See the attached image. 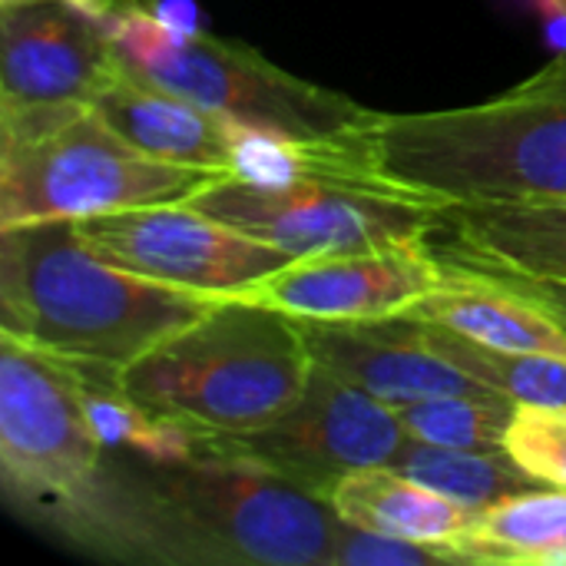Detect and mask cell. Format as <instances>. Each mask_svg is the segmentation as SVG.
Segmentation results:
<instances>
[{
	"mask_svg": "<svg viewBox=\"0 0 566 566\" xmlns=\"http://www.w3.org/2000/svg\"><path fill=\"white\" fill-rule=\"evenodd\" d=\"M342 517L298 484L232 458L106 451L96 478L36 531L129 566H328Z\"/></svg>",
	"mask_w": 566,
	"mask_h": 566,
	"instance_id": "6da1fadb",
	"label": "cell"
},
{
	"mask_svg": "<svg viewBox=\"0 0 566 566\" xmlns=\"http://www.w3.org/2000/svg\"><path fill=\"white\" fill-rule=\"evenodd\" d=\"M371 186L424 202L566 196V56L524 83L454 109L368 113L355 129Z\"/></svg>",
	"mask_w": 566,
	"mask_h": 566,
	"instance_id": "7a4b0ae2",
	"label": "cell"
},
{
	"mask_svg": "<svg viewBox=\"0 0 566 566\" xmlns=\"http://www.w3.org/2000/svg\"><path fill=\"white\" fill-rule=\"evenodd\" d=\"M216 302L99 259L73 219L0 229V328L66 361L123 371Z\"/></svg>",
	"mask_w": 566,
	"mask_h": 566,
	"instance_id": "3957f363",
	"label": "cell"
},
{
	"mask_svg": "<svg viewBox=\"0 0 566 566\" xmlns=\"http://www.w3.org/2000/svg\"><path fill=\"white\" fill-rule=\"evenodd\" d=\"M312 368L298 318L235 295L126 365L119 385L146 411L199 434H242L285 415Z\"/></svg>",
	"mask_w": 566,
	"mask_h": 566,
	"instance_id": "277c9868",
	"label": "cell"
},
{
	"mask_svg": "<svg viewBox=\"0 0 566 566\" xmlns=\"http://www.w3.org/2000/svg\"><path fill=\"white\" fill-rule=\"evenodd\" d=\"M212 179L146 156L93 103H0V229L189 202Z\"/></svg>",
	"mask_w": 566,
	"mask_h": 566,
	"instance_id": "5b68a950",
	"label": "cell"
},
{
	"mask_svg": "<svg viewBox=\"0 0 566 566\" xmlns=\"http://www.w3.org/2000/svg\"><path fill=\"white\" fill-rule=\"evenodd\" d=\"M106 20L126 70L222 119L275 126L322 143L352 136L371 113L345 93L282 70L245 43L212 33L186 40L159 23L139 0H116Z\"/></svg>",
	"mask_w": 566,
	"mask_h": 566,
	"instance_id": "8992f818",
	"label": "cell"
},
{
	"mask_svg": "<svg viewBox=\"0 0 566 566\" xmlns=\"http://www.w3.org/2000/svg\"><path fill=\"white\" fill-rule=\"evenodd\" d=\"M103 458L76 361L0 328V488L10 511L40 527L96 478Z\"/></svg>",
	"mask_w": 566,
	"mask_h": 566,
	"instance_id": "52a82bcc",
	"label": "cell"
},
{
	"mask_svg": "<svg viewBox=\"0 0 566 566\" xmlns=\"http://www.w3.org/2000/svg\"><path fill=\"white\" fill-rule=\"evenodd\" d=\"M189 206L292 259L418 242L441 229V209L434 202L342 179L252 186L235 176H219Z\"/></svg>",
	"mask_w": 566,
	"mask_h": 566,
	"instance_id": "ba28073f",
	"label": "cell"
},
{
	"mask_svg": "<svg viewBox=\"0 0 566 566\" xmlns=\"http://www.w3.org/2000/svg\"><path fill=\"white\" fill-rule=\"evenodd\" d=\"M405 441L408 431L391 405L315 361L285 415L242 434H199V458L249 461L328 501L345 474L391 464Z\"/></svg>",
	"mask_w": 566,
	"mask_h": 566,
	"instance_id": "9c48e42d",
	"label": "cell"
},
{
	"mask_svg": "<svg viewBox=\"0 0 566 566\" xmlns=\"http://www.w3.org/2000/svg\"><path fill=\"white\" fill-rule=\"evenodd\" d=\"M76 232L99 259L206 298L249 295L259 282L295 262L289 252L265 245L189 202L80 219Z\"/></svg>",
	"mask_w": 566,
	"mask_h": 566,
	"instance_id": "30bf717a",
	"label": "cell"
},
{
	"mask_svg": "<svg viewBox=\"0 0 566 566\" xmlns=\"http://www.w3.org/2000/svg\"><path fill=\"white\" fill-rule=\"evenodd\" d=\"M448 269L428 239L361 252H328L295 259L249 298L265 302L302 322H361L405 315L415 302L438 292Z\"/></svg>",
	"mask_w": 566,
	"mask_h": 566,
	"instance_id": "8fae6325",
	"label": "cell"
},
{
	"mask_svg": "<svg viewBox=\"0 0 566 566\" xmlns=\"http://www.w3.org/2000/svg\"><path fill=\"white\" fill-rule=\"evenodd\" d=\"M119 66L106 17L70 0L0 3V103H93Z\"/></svg>",
	"mask_w": 566,
	"mask_h": 566,
	"instance_id": "7c38bea8",
	"label": "cell"
},
{
	"mask_svg": "<svg viewBox=\"0 0 566 566\" xmlns=\"http://www.w3.org/2000/svg\"><path fill=\"white\" fill-rule=\"evenodd\" d=\"M302 322V318H298ZM318 365L365 388L391 408L444 395H488L484 381L448 361L424 322L408 315L361 322H302Z\"/></svg>",
	"mask_w": 566,
	"mask_h": 566,
	"instance_id": "4fadbf2b",
	"label": "cell"
},
{
	"mask_svg": "<svg viewBox=\"0 0 566 566\" xmlns=\"http://www.w3.org/2000/svg\"><path fill=\"white\" fill-rule=\"evenodd\" d=\"M93 109L146 156L232 176L229 126L219 113L119 66Z\"/></svg>",
	"mask_w": 566,
	"mask_h": 566,
	"instance_id": "5bb4252c",
	"label": "cell"
},
{
	"mask_svg": "<svg viewBox=\"0 0 566 566\" xmlns=\"http://www.w3.org/2000/svg\"><path fill=\"white\" fill-rule=\"evenodd\" d=\"M448 279L438 292L415 302L405 315L451 328L484 348L514 355H560L566 358V332L531 298L501 285L497 279L444 255Z\"/></svg>",
	"mask_w": 566,
	"mask_h": 566,
	"instance_id": "9a60e30c",
	"label": "cell"
},
{
	"mask_svg": "<svg viewBox=\"0 0 566 566\" xmlns=\"http://www.w3.org/2000/svg\"><path fill=\"white\" fill-rule=\"evenodd\" d=\"M441 229L454 235V249L448 245V252L461 259L566 282V196L444 206Z\"/></svg>",
	"mask_w": 566,
	"mask_h": 566,
	"instance_id": "2e32d148",
	"label": "cell"
},
{
	"mask_svg": "<svg viewBox=\"0 0 566 566\" xmlns=\"http://www.w3.org/2000/svg\"><path fill=\"white\" fill-rule=\"evenodd\" d=\"M328 504L345 524L441 547H454L478 514L418 484L391 464L358 468L345 474L328 494Z\"/></svg>",
	"mask_w": 566,
	"mask_h": 566,
	"instance_id": "e0dca14e",
	"label": "cell"
},
{
	"mask_svg": "<svg viewBox=\"0 0 566 566\" xmlns=\"http://www.w3.org/2000/svg\"><path fill=\"white\" fill-rule=\"evenodd\" d=\"M557 547H566L564 488H531L494 501L454 544L464 564L494 566H537Z\"/></svg>",
	"mask_w": 566,
	"mask_h": 566,
	"instance_id": "ac0fdd59",
	"label": "cell"
},
{
	"mask_svg": "<svg viewBox=\"0 0 566 566\" xmlns=\"http://www.w3.org/2000/svg\"><path fill=\"white\" fill-rule=\"evenodd\" d=\"M391 468L415 478L418 484L451 497L471 511H484L501 497L544 488L531 474H524L504 451H471V448H444L408 438L395 454Z\"/></svg>",
	"mask_w": 566,
	"mask_h": 566,
	"instance_id": "d6986e66",
	"label": "cell"
},
{
	"mask_svg": "<svg viewBox=\"0 0 566 566\" xmlns=\"http://www.w3.org/2000/svg\"><path fill=\"white\" fill-rule=\"evenodd\" d=\"M431 345L464 368L471 378L484 381L488 388L507 395L517 405H541V408H566V358L560 355H514L484 348L451 328L428 325Z\"/></svg>",
	"mask_w": 566,
	"mask_h": 566,
	"instance_id": "ffe728a7",
	"label": "cell"
},
{
	"mask_svg": "<svg viewBox=\"0 0 566 566\" xmlns=\"http://www.w3.org/2000/svg\"><path fill=\"white\" fill-rule=\"evenodd\" d=\"M517 401L501 391L488 395H444L395 408L408 438L471 448V451H504V434L511 428Z\"/></svg>",
	"mask_w": 566,
	"mask_h": 566,
	"instance_id": "44dd1931",
	"label": "cell"
},
{
	"mask_svg": "<svg viewBox=\"0 0 566 566\" xmlns=\"http://www.w3.org/2000/svg\"><path fill=\"white\" fill-rule=\"evenodd\" d=\"M504 454L537 484L566 491V408L517 405Z\"/></svg>",
	"mask_w": 566,
	"mask_h": 566,
	"instance_id": "7402d4cb",
	"label": "cell"
},
{
	"mask_svg": "<svg viewBox=\"0 0 566 566\" xmlns=\"http://www.w3.org/2000/svg\"><path fill=\"white\" fill-rule=\"evenodd\" d=\"M464 564L454 547L418 544L378 531H365L355 524H338L332 564L328 566H451Z\"/></svg>",
	"mask_w": 566,
	"mask_h": 566,
	"instance_id": "603a6c76",
	"label": "cell"
},
{
	"mask_svg": "<svg viewBox=\"0 0 566 566\" xmlns=\"http://www.w3.org/2000/svg\"><path fill=\"white\" fill-rule=\"evenodd\" d=\"M441 252L451 255V259H458V262H464V265H471V269H478V272H484V275H491V279H497L501 285L521 292L524 298H531L534 305H541V308H544V312H547V315L566 332V282L531 279V275L504 272V269H494V265H484V262H474V259H461V255H454V252H448V249H441Z\"/></svg>",
	"mask_w": 566,
	"mask_h": 566,
	"instance_id": "cb8c5ba5",
	"label": "cell"
},
{
	"mask_svg": "<svg viewBox=\"0 0 566 566\" xmlns=\"http://www.w3.org/2000/svg\"><path fill=\"white\" fill-rule=\"evenodd\" d=\"M159 23H166L179 36H199L202 30V10L196 0H139Z\"/></svg>",
	"mask_w": 566,
	"mask_h": 566,
	"instance_id": "d4e9b609",
	"label": "cell"
},
{
	"mask_svg": "<svg viewBox=\"0 0 566 566\" xmlns=\"http://www.w3.org/2000/svg\"><path fill=\"white\" fill-rule=\"evenodd\" d=\"M541 20L544 43L554 56H566V0H527Z\"/></svg>",
	"mask_w": 566,
	"mask_h": 566,
	"instance_id": "484cf974",
	"label": "cell"
},
{
	"mask_svg": "<svg viewBox=\"0 0 566 566\" xmlns=\"http://www.w3.org/2000/svg\"><path fill=\"white\" fill-rule=\"evenodd\" d=\"M0 3H20V0H0ZM70 3H76V7H83V10H90L96 17H109V10L116 7V0H70Z\"/></svg>",
	"mask_w": 566,
	"mask_h": 566,
	"instance_id": "4316f807",
	"label": "cell"
}]
</instances>
